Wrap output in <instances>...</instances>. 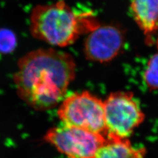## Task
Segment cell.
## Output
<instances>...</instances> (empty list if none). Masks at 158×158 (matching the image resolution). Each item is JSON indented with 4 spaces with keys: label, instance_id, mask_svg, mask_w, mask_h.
Returning <instances> with one entry per match:
<instances>
[{
    "label": "cell",
    "instance_id": "cell-1",
    "mask_svg": "<svg viewBox=\"0 0 158 158\" xmlns=\"http://www.w3.org/2000/svg\"><path fill=\"white\" fill-rule=\"evenodd\" d=\"M76 76L73 56L52 48L31 51L20 58L14 75L18 97L37 111L59 104Z\"/></svg>",
    "mask_w": 158,
    "mask_h": 158
},
{
    "label": "cell",
    "instance_id": "cell-2",
    "mask_svg": "<svg viewBox=\"0 0 158 158\" xmlns=\"http://www.w3.org/2000/svg\"><path fill=\"white\" fill-rule=\"evenodd\" d=\"M98 25L91 12H77L63 0L36 6L30 16V31L34 38L57 47L73 44L80 35Z\"/></svg>",
    "mask_w": 158,
    "mask_h": 158
},
{
    "label": "cell",
    "instance_id": "cell-3",
    "mask_svg": "<svg viewBox=\"0 0 158 158\" xmlns=\"http://www.w3.org/2000/svg\"><path fill=\"white\" fill-rule=\"evenodd\" d=\"M57 115L63 125L88 130L107 138L104 101L87 91L65 96Z\"/></svg>",
    "mask_w": 158,
    "mask_h": 158
},
{
    "label": "cell",
    "instance_id": "cell-4",
    "mask_svg": "<svg viewBox=\"0 0 158 158\" xmlns=\"http://www.w3.org/2000/svg\"><path fill=\"white\" fill-rule=\"evenodd\" d=\"M107 139L127 138L144 120V114L132 94L118 91L104 101Z\"/></svg>",
    "mask_w": 158,
    "mask_h": 158
},
{
    "label": "cell",
    "instance_id": "cell-5",
    "mask_svg": "<svg viewBox=\"0 0 158 158\" xmlns=\"http://www.w3.org/2000/svg\"><path fill=\"white\" fill-rule=\"evenodd\" d=\"M44 138L68 158H95L107 140L102 134L63 124L51 128Z\"/></svg>",
    "mask_w": 158,
    "mask_h": 158
},
{
    "label": "cell",
    "instance_id": "cell-6",
    "mask_svg": "<svg viewBox=\"0 0 158 158\" xmlns=\"http://www.w3.org/2000/svg\"><path fill=\"white\" fill-rule=\"evenodd\" d=\"M124 42V34L119 29L113 25H99L85 40V56L95 62H110L117 56Z\"/></svg>",
    "mask_w": 158,
    "mask_h": 158
},
{
    "label": "cell",
    "instance_id": "cell-7",
    "mask_svg": "<svg viewBox=\"0 0 158 158\" xmlns=\"http://www.w3.org/2000/svg\"><path fill=\"white\" fill-rule=\"evenodd\" d=\"M131 12L144 34L158 31V0H132Z\"/></svg>",
    "mask_w": 158,
    "mask_h": 158
},
{
    "label": "cell",
    "instance_id": "cell-8",
    "mask_svg": "<svg viewBox=\"0 0 158 158\" xmlns=\"http://www.w3.org/2000/svg\"><path fill=\"white\" fill-rule=\"evenodd\" d=\"M144 148L132 146L127 138H111L100 148L95 158H143Z\"/></svg>",
    "mask_w": 158,
    "mask_h": 158
},
{
    "label": "cell",
    "instance_id": "cell-9",
    "mask_svg": "<svg viewBox=\"0 0 158 158\" xmlns=\"http://www.w3.org/2000/svg\"><path fill=\"white\" fill-rule=\"evenodd\" d=\"M143 80L149 89H158V53L151 57L148 63L143 74Z\"/></svg>",
    "mask_w": 158,
    "mask_h": 158
},
{
    "label": "cell",
    "instance_id": "cell-10",
    "mask_svg": "<svg viewBox=\"0 0 158 158\" xmlns=\"http://www.w3.org/2000/svg\"><path fill=\"white\" fill-rule=\"evenodd\" d=\"M17 45L15 34L10 29H0V53L10 54L14 51Z\"/></svg>",
    "mask_w": 158,
    "mask_h": 158
},
{
    "label": "cell",
    "instance_id": "cell-11",
    "mask_svg": "<svg viewBox=\"0 0 158 158\" xmlns=\"http://www.w3.org/2000/svg\"><path fill=\"white\" fill-rule=\"evenodd\" d=\"M156 45H157V47H158V38H157V40H156Z\"/></svg>",
    "mask_w": 158,
    "mask_h": 158
}]
</instances>
